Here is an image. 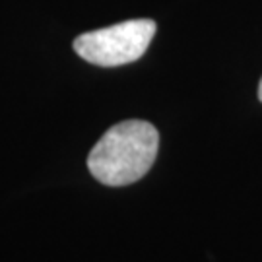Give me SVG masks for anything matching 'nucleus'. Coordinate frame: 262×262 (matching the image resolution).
I'll use <instances>...</instances> for the list:
<instances>
[{"instance_id": "obj_1", "label": "nucleus", "mask_w": 262, "mask_h": 262, "mask_svg": "<svg viewBox=\"0 0 262 262\" xmlns=\"http://www.w3.org/2000/svg\"><path fill=\"white\" fill-rule=\"evenodd\" d=\"M159 148L156 126L146 121H124L111 126L88 156V169L107 187H126L151 169Z\"/></svg>"}, {"instance_id": "obj_3", "label": "nucleus", "mask_w": 262, "mask_h": 262, "mask_svg": "<svg viewBox=\"0 0 262 262\" xmlns=\"http://www.w3.org/2000/svg\"><path fill=\"white\" fill-rule=\"evenodd\" d=\"M258 99L262 101V80H260V84H258Z\"/></svg>"}, {"instance_id": "obj_2", "label": "nucleus", "mask_w": 262, "mask_h": 262, "mask_svg": "<svg viewBox=\"0 0 262 262\" xmlns=\"http://www.w3.org/2000/svg\"><path fill=\"white\" fill-rule=\"evenodd\" d=\"M154 19H128L109 28L94 29L74 39V51L85 62L95 66H122L138 60L156 35Z\"/></svg>"}]
</instances>
